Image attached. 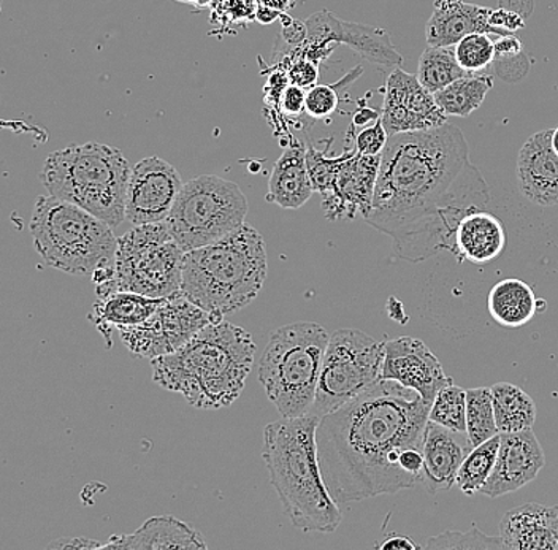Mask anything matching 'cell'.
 I'll return each instance as SVG.
<instances>
[{
	"label": "cell",
	"mask_w": 558,
	"mask_h": 550,
	"mask_svg": "<svg viewBox=\"0 0 558 550\" xmlns=\"http://www.w3.org/2000/svg\"><path fill=\"white\" fill-rule=\"evenodd\" d=\"M544 465L546 455L535 431L500 433L497 461L481 493L495 500L506 493L518 492L526 484L538 478Z\"/></svg>",
	"instance_id": "cell-17"
},
{
	"label": "cell",
	"mask_w": 558,
	"mask_h": 550,
	"mask_svg": "<svg viewBox=\"0 0 558 550\" xmlns=\"http://www.w3.org/2000/svg\"><path fill=\"white\" fill-rule=\"evenodd\" d=\"M488 201L490 190L470 162L465 135L446 123L389 135L365 221L393 240L400 259L424 262L452 250L463 216Z\"/></svg>",
	"instance_id": "cell-1"
},
{
	"label": "cell",
	"mask_w": 558,
	"mask_h": 550,
	"mask_svg": "<svg viewBox=\"0 0 558 550\" xmlns=\"http://www.w3.org/2000/svg\"><path fill=\"white\" fill-rule=\"evenodd\" d=\"M490 12L463 0H435L434 13L425 26L428 47H453L473 33L495 34L488 23Z\"/></svg>",
	"instance_id": "cell-22"
},
{
	"label": "cell",
	"mask_w": 558,
	"mask_h": 550,
	"mask_svg": "<svg viewBox=\"0 0 558 550\" xmlns=\"http://www.w3.org/2000/svg\"><path fill=\"white\" fill-rule=\"evenodd\" d=\"M384 353L386 341L357 329L330 335L310 416L320 419L376 384L381 379Z\"/></svg>",
	"instance_id": "cell-11"
},
{
	"label": "cell",
	"mask_w": 558,
	"mask_h": 550,
	"mask_svg": "<svg viewBox=\"0 0 558 550\" xmlns=\"http://www.w3.org/2000/svg\"><path fill=\"white\" fill-rule=\"evenodd\" d=\"M379 118H381L379 111L373 110L369 107H361L352 117V127H368L372 123H376Z\"/></svg>",
	"instance_id": "cell-44"
},
{
	"label": "cell",
	"mask_w": 558,
	"mask_h": 550,
	"mask_svg": "<svg viewBox=\"0 0 558 550\" xmlns=\"http://www.w3.org/2000/svg\"><path fill=\"white\" fill-rule=\"evenodd\" d=\"M314 416L281 417L264 430L262 459L286 517L302 531L333 533L343 522L317 459Z\"/></svg>",
	"instance_id": "cell-4"
},
{
	"label": "cell",
	"mask_w": 558,
	"mask_h": 550,
	"mask_svg": "<svg viewBox=\"0 0 558 550\" xmlns=\"http://www.w3.org/2000/svg\"><path fill=\"white\" fill-rule=\"evenodd\" d=\"M432 403L413 389L379 379L372 388L320 417L317 459L338 504L393 496L421 480L400 466L407 449H421Z\"/></svg>",
	"instance_id": "cell-2"
},
{
	"label": "cell",
	"mask_w": 558,
	"mask_h": 550,
	"mask_svg": "<svg viewBox=\"0 0 558 550\" xmlns=\"http://www.w3.org/2000/svg\"><path fill=\"white\" fill-rule=\"evenodd\" d=\"M48 549H104V545L90 538H59Z\"/></svg>",
	"instance_id": "cell-42"
},
{
	"label": "cell",
	"mask_w": 558,
	"mask_h": 550,
	"mask_svg": "<svg viewBox=\"0 0 558 550\" xmlns=\"http://www.w3.org/2000/svg\"><path fill=\"white\" fill-rule=\"evenodd\" d=\"M428 420L456 431H466V391L460 386H445L436 393Z\"/></svg>",
	"instance_id": "cell-33"
},
{
	"label": "cell",
	"mask_w": 558,
	"mask_h": 550,
	"mask_svg": "<svg viewBox=\"0 0 558 550\" xmlns=\"http://www.w3.org/2000/svg\"><path fill=\"white\" fill-rule=\"evenodd\" d=\"M0 12H2V0H0Z\"/></svg>",
	"instance_id": "cell-49"
},
{
	"label": "cell",
	"mask_w": 558,
	"mask_h": 550,
	"mask_svg": "<svg viewBox=\"0 0 558 550\" xmlns=\"http://www.w3.org/2000/svg\"><path fill=\"white\" fill-rule=\"evenodd\" d=\"M166 298V297H163ZM163 298L146 297V295L135 294V292L118 291L108 297L99 298L94 305V323L99 327L108 337L111 329H121V327L138 326L151 318Z\"/></svg>",
	"instance_id": "cell-27"
},
{
	"label": "cell",
	"mask_w": 558,
	"mask_h": 550,
	"mask_svg": "<svg viewBox=\"0 0 558 550\" xmlns=\"http://www.w3.org/2000/svg\"><path fill=\"white\" fill-rule=\"evenodd\" d=\"M254 355L253 337L222 320L174 353L153 358V379L159 388L181 393L194 408H226L242 395Z\"/></svg>",
	"instance_id": "cell-3"
},
{
	"label": "cell",
	"mask_w": 558,
	"mask_h": 550,
	"mask_svg": "<svg viewBox=\"0 0 558 550\" xmlns=\"http://www.w3.org/2000/svg\"><path fill=\"white\" fill-rule=\"evenodd\" d=\"M306 93L300 86L291 85L282 93L281 100H279V108L282 113L288 117H299L305 113Z\"/></svg>",
	"instance_id": "cell-40"
},
{
	"label": "cell",
	"mask_w": 558,
	"mask_h": 550,
	"mask_svg": "<svg viewBox=\"0 0 558 550\" xmlns=\"http://www.w3.org/2000/svg\"><path fill=\"white\" fill-rule=\"evenodd\" d=\"M288 76L292 85L300 86V88H313L319 78V69L316 62L310 61L305 58L289 59Z\"/></svg>",
	"instance_id": "cell-39"
},
{
	"label": "cell",
	"mask_w": 558,
	"mask_h": 550,
	"mask_svg": "<svg viewBox=\"0 0 558 550\" xmlns=\"http://www.w3.org/2000/svg\"><path fill=\"white\" fill-rule=\"evenodd\" d=\"M381 121L387 134L396 135L439 127L446 124V114L417 76L396 68L387 76Z\"/></svg>",
	"instance_id": "cell-14"
},
{
	"label": "cell",
	"mask_w": 558,
	"mask_h": 550,
	"mask_svg": "<svg viewBox=\"0 0 558 550\" xmlns=\"http://www.w3.org/2000/svg\"><path fill=\"white\" fill-rule=\"evenodd\" d=\"M247 210L250 205L239 184L202 175L183 184L166 222L174 242L187 253L211 245L239 229Z\"/></svg>",
	"instance_id": "cell-10"
},
{
	"label": "cell",
	"mask_w": 558,
	"mask_h": 550,
	"mask_svg": "<svg viewBox=\"0 0 558 550\" xmlns=\"http://www.w3.org/2000/svg\"><path fill=\"white\" fill-rule=\"evenodd\" d=\"M387 134L381 118L376 123L362 129L355 135V151L364 156H381L383 149L386 148Z\"/></svg>",
	"instance_id": "cell-38"
},
{
	"label": "cell",
	"mask_w": 558,
	"mask_h": 550,
	"mask_svg": "<svg viewBox=\"0 0 558 550\" xmlns=\"http://www.w3.org/2000/svg\"><path fill=\"white\" fill-rule=\"evenodd\" d=\"M506 246L504 224L497 216L484 210L471 211L457 225L451 253L457 259L474 266H486L498 259Z\"/></svg>",
	"instance_id": "cell-23"
},
{
	"label": "cell",
	"mask_w": 558,
	"mask_h": 550,
	"mask_svg": "<svg viewBox=\"0 0 558 550\" xmlns=\"http://www.w3.org/2000/svg\"><path fill=\"white\" fill-rule=\"evenodd\" d=\"M215 319L178 291L163 298L151 318L138 326L121 327L122 343L138 358L153 360L172 354Z\"/></svg>",
	"instance_id": "cell-12"
},
{
	"label": "cell",
	"mask_w": 558,
	"mask_h": 550,
	"mask_svg": "<svg viewBox=\"0 0 558 550\" xmlns=\"http://www.w3.org/2000/svg\"><path fill=\"white\" fill-rule=\"evenodd\" d=\"M314 187L302 143L288 146L268 181V198L284 210H299L312 198Z\"/></svg>",
	"instance_id": "cell-25"
},
{
	"label": "cell",
	"mask_w": 558,
	"mask_h": 550,
	"mask_svg": "<svg viewBox=\"0 0 558 550\" xmlns=\"http://www.w3.org/2000/svg\"><path fill=\"white\" fill-rule=\"evenodd\" d=\"M306 36H308V29H306V23H302V21L291 20L288 16V20H284V26H282L281 38H284V44L294 45V47H300L303 45V41L306 40Z\"/></svg>",
	"instance_id": "cell-41"
},
{
	"label": "cell",
	"mask_w": 558,
	"mask_h": 550,
	"mask_svg": "<svg viewBox=\"0 0 558 550\" xmlns=\"http://www.w3.org/2000/svg\"><path fill=\"white\" fill-rule=\"evenodd\" d=\"M306 29H308L306 41L347 45L365 61L384 69L401 68L403 64V58L393 47L392 37L387 30L376 29L365 24L348 23L337 19L327 10H320L310 16L306 21Z\"/></svg>",
	"instance_id": "cell-16"
},
{
	"label": "cell",
	"mask_w": 558,
	"mask_h": 550,
	"mask_svg": "<svg viewBox=\"0 0 558 550\" xmlns=\"http://www.w3.org/2000/svg\"><path fill=\"white\" fill-rule=\"evenodd\" d=\"M553 148L558 155V127L553 131Z\"/></svg>",
	"instance_id": "cell-48"
},
{
	"label": "cell",
	"mask_w": 558,
	"mask_h": 550,
	"mask_svg": "<svg viewBox=\"0 0 558 550\" xmlns=\"http://www.w3.org/2000/svg\"><path fill=\"white\" fill-rule=\"evenodd\" d=\"M178 2L191 3V5L195 7H207L213 0H178Z\"/></svg>",
	"instance_id": "cell-47"
},
{
	"label": "cell",
	"mask_w": 558,
	"mask_h": 550,
	"mask_svg": "<svg viewBox=\"0 0 558 550\" xmlns=\"http://www.w3.org/2000/svg\"><path fill=\"white\" fill-rule=\"evenodd\" d=\"M490 318L505 329L526 326L536 313H543L547 303L536 298L535 292L525 281L508 278L490 289L487 297Z\"/></svg>",
	"instance_id": "cell-26"
},
{
	"label": "cell",
	"mask_w": 558,
	"mask_h": 550,
	"mask_svg": "<svg viewBox=\"0 0 558 550\" xmlns=\"http://www.w3.org/2000/svg\"><path fill=\"white\" fill-rule=\"evenodd\" d=\"M376 548L381 550H418L421 549V546H418L417 542H414L410 536L392 533V535L387 536L383 542H379Z\"/></svg>",
	"instance_id": "cell-43"
},
{
	"label": "cell",
	"mask_w": 558,
	"mask_h": 550,
	"mask_svg": "<svg viewBox=\"0 0 558 550\" xmlns=\"http://www.w3.org/2000/svg\"><path fill=\"white\" fill-rule=\"evenodd\" d=\"M132 167L120 149L89 142L51 152L40 180L52 197L85 208L118 228L125 219V194Z\"/></svg>",
	"instance_id": "cell-6"
},
{
	"label": "cell",
	"mask_w": 558,
	"mask_h": 550,
	"mask_svg": "<svg viewBox=\"0 0 558 550\" xmlns=\"http://www.w3.org/2000/svg\"><path fill=\"white\" fill-rule=\"evenodd\" d=\"M427 549H484V550H504V541L500 536L484 535L477 528H471L466 533L446 531L442 535L434 536L428 539Z\"/></svg>",
	"instance_id": "cell-35"
},
{
	"label": "cell",
	"mask_w": 558,
	"mask_h": 550,
	"mask_svg": "<svg viewBox=\"0 0 558 550\" xmlns=\"http://www.w3.org/2000/svg\"><path fill=\"white\" fill-rule=\"evenodd\" d=\"M471 449L466 431L451 430L428 420L421 445L424 457L421 482L428 493L435 496L452 489L457 472Z\"/></svg>",
	"instance_id": "cell-19"
},
{
	"label": "cell",
	"mask_w": 558,
	"mask_h": 550,
	"mask_svg": "<svg viewBox=\"0 0 558 550\" xmlns=\"http://www.w3.org/2000/svg\"><path fill=\"white\" fill-rule=\"evenodd\" d=\"M183 256L166 221L135 225L118 239L113 280L96 285L97 297L118 291L169 297L180 291Z\"/></svg>",
	"instance_id": "cell-9"
},
{
	"label": "cell",
	"mask_w": 558,
	"mask_h": 550,
	"mask_svg": "<svg viewBox=\"0 0 558 550\" xmlns=\"http://www.w3.org/2000/svg\"><path fill=\"white\" fill-rule=\"evenodd\" d=\"M267 278V250L253 225L184 253L180 291L209 313L215 323L240 311L259 295Z\"/></svg>",
	"instance_id": "cell-5"
},
{
	"label": "cell",
	"mask_w": 558,
	"mask_h": 550,
	"mask_svg": "<svg viewBox=\"0 0 558 550\" xmlns=\"http://www.w3.org/2000/svg\"><path fill=\"white\" fill-rule=\"evenodd\" d=\"M500 433L495 423L494 400L490 388H474L466 391V435L471 445L483 444Z\"/></svg>",
	"instance_id": "cell-32"
},
{
	"label": "cell",
	"mask_w": 558,
	"mask_h": 550,
	"mask_svg": "<svg viewBox=\"0 0 558 550\" xmlns=\"http://www.w3.org/2000/svg\"><path fill=\"white\" fill-rule=\"evenodd\" d=\"M500 448V433L495 435L483 444L474 445L457 472L456 484L465 496L473 497L481 492L488 476L492 475Z\"/></svg>",
	"instance_id": "cell-31"
},
{
	"label": "cell",
	"mask_w": 558,
	"mask_h": 550,
	"mask_svg": "<svg viewBox=\"0 0 558 550\" xmlns=\"http://www.w3.org/2000/svg\"><path fill=\"white\" fill-rule=\"evenodd\" d=\"M500 538L508 550H558V506L526 503L508 511Z\"/></svg>",
	"instance_id": "cell-21"
},
{
	"label": "cell",
	"mask_w": 558,
	"mask_h": 550,
	"mask_svg": "<svg viewBox=\"0 0 558 550\" xmlns=\"http://www.w3.org/2000/svg\"><path fill=\"white\" fill-rule=\"evenodd\" d=\"M340 106V93L337 86L314 85L306 93L305 113L313 120L329 118Z\"/></svg>",
	"instance_id": "cell-37"
},
{
	"label": "cell",
	"mask_w": 558,
	"mask_h": 550,
	"mask_svg": "<svg viewBox=\"0 0 558 550\" xmlns=\"http://www.w3.org/2000/svg\"><path fill=\"white\" fill-rule=\"evenodd\" d=\"M495 423L500 433L533 430L536 423V405L529 393L511 382L492 386Z\"/></svg>",
	"instance_id": "cell-28"
},
{
	"label": "cell",
	"mask_w": 558,
	"mask_h": 550,
	"mask_svg": "<svg viewBox=\"0 0 558 550\" xmlns=\"http://www.w3.org/2000/svg\"><path fill=\"white\" fill-rule=\"evenodd\" d=\"M183 180L172 163L151 156L132 167L125 194V219L131 224H157L169 218Z\"/></svg>",
	"instance_id": "cell-13"
},
{
	"label": "cell",
	"mask_w": 558,
	"mask_h": 550,
	"mask_svg": "<svg viewBox=\"0 0 558 550\" xmlns=\"http://www.w3.org/2000/svg\"><path fill=\"white\" fill-rule=\"evenodd\" d=\"M457 62L469 73H477L487 69L495 59V41L487 34H469L453 45Z\"/></svg>",
	"instance_id": "cell-34"
},
{
	"label": "cell",
	"mask_w": 558,
	"mask_h": 550,
	"mask_svg": "<svg viewBox=\"0 0 558 550\" xmlns=\"http://www.w3.org/2000/svg\"><path fill=\"white\" fill-rule=\"evenodd\" d=\"M354 151L355 149H352L351 152H347V155L340 156V158H327L326 152L317 151L313 146L306 149V163H308L310 178H312L313 187L316 193H329L341 163Z\"/></svg>",
	"instance_id": "cell-36"
},
{
	"label": "cell",
	"mask_w": 558,
	"mask_h": 550,
	"mask_svg": "<svg viewBox=\"0 0 558 550\" xmlns=\"http://www.w3.org/2000/svg\"><path fill=\"white\" fill-rule=\"evenodd\" d=\"M329 333L317 322H294L271 333L262 354L259 381L281 417L310 414Z\"/></svg>",
	"instance_id": "cell-8"
},
{
	"label": "cell",
	"mask_w": 558,
	"mask_h": 550,
	"mask_svg": "<svg viewBox=\"0 0 558 550\" xmlns=\"http://www.w3.org/2000/svg\"><path fill=\"white\" fill-rule=\"evenodd\" d=\"M264 5L271 7V9L278 10V12H284L289 7H292L294 0H259Z\"/></svg>",
	"instance_id": "cell-46"
},
{
	"label": "cell",
	"mask_w": 558,
	"mask_h": 550,
	"mask_svg": "<svg viewBox=\"0 0 558 550\" xmlns=\"http://www.w3.org/2000/svg\"><path fill=\"white\" fill-rule=\"evenodd\" d=\"M492 86H494L492 76L469 73L435 93L434 97L446 117L466 118L483 106Z\"/></svg>",
	"instance_id": "cell-29"
},
{
	"label": "cell",
	"mask_w": 558,
	"mask_h": 550,
	"mask_svg": "<svg viewBox=\"0 0 558 550\" xmlns=\"http://www.w3.org/2000/svg\"><path fill=\"white\" fill-rule=\"evenodd\" d=\"M104 549L163 550L207 549L201 533L170 515L148 518L132 535L111 536Z\"/></svg>",
	"instance_id": "cell-24"
},
{
	"label": "cell",
	"mask_w": 558,
	"mask_h": 550,
	"mask_svg": "<svg viewBox=\"0 0 558 550\" xmlns=\"http://www.w3.org/2000/svg\"><path fill=\"white\" fill-rule=\"evenodd\" d=\"M379 163L381 156H364L357 151L341 163L333 186L329 193L323 194L324 213L330 221L354 219L357 215L364 218L368 216Z\"/></svg>",
	"instance_id": "cell-18"
},
{
	"label": "cell",
	"mask_w": 558,
	"mask_h": 550,
	"mask_svg": "<svg viewBox=\"0 0 558 550\" xmlns=\"http://www.w3.org/2000/svg\"><path fill=\"white\" fill-rule=\"evenodd\" d=\"M519 190L539 207L558 205V155L553 148V131L532 135L519 151Z\"/></svg>",
	"instance_id": "cell-20"
},
{
	"label": "cell",
	"mask_w": 558,
	"mask_h": 550,
	"mask_svg": "<svg viewBox=\"0 0 558 550\" xmlns=\"http://www.w3.org/2000/svg\"><path fill=\"white\" fill-rule=\"evenodd\" d=\"M31 233L45 266L75 277H93L96 271L114 268L118 239L113 228L78 205L52 196L38 197Z\"/></svg>",
	"instance_id": "cell-7"
},
{
	"label": "cell",
	"mask_w": 558,
	"mask_h": 550,
	"mask_svg": "<svg viewBox=\"0 0 558 550\" xmlns=\"http://www.w3.org/2000/svg\"><path fill=\"white\" fill-rule=\"evenodd\" d=\"M281 16V12L278 10L271 9V7L264 5V3H259L256 9V19L259 23L270 24L274 23L275 20H278Z\"/></svg>",
	"instance_id": "cell-45"
},
{
	"label": "cell",
	"mask_w": 558,
	"mask_h": 550,
	"mask_svg": "<svg viewBox=\"0 0 558 550\" xmlns=\"http://www.w3.org/2000/svg\"><path fill=\"white\" fill-rule=\"evenodd\" d=\"M381 379L413 389L425 402L430 403H434L436 393L453 382L452 378L446 376L441 362L430 347L413 337L386 341Z\"/></svg>",
	"instance_id": "cell-15"
},
{
	"label": "cell",
	"mask_w": 558,
	"mask_h": 550,
	"mask_svg": "<svg viewBox=\"0 0 558 550\" xmlns=\"http://www.w3.org/2000/svg\"><path fill=\"white\" fill-rule=\"evenodd\" d=\"M465 75L469 72L460 68L453 47H428L418 58L416 76L428 93H438Z\"/></svg>",
	"instance_id": "cell-30"
}]
</instances>
